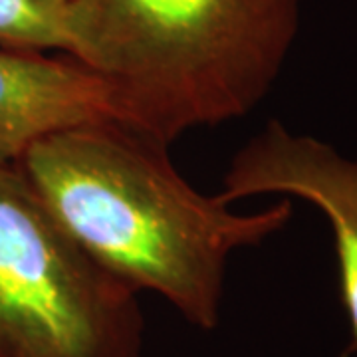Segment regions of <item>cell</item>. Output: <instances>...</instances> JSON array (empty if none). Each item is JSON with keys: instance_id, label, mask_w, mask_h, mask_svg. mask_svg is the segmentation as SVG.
<instances>
[{"instance_id": "277c9868", "label": "cell", "mask_w": 357, "mask_h": 357, "mask_svg": "<svg viewBox=\"0 0 357 357\" xmlns=\"http://www.w3.org/2000/svg\"><path fill=\"white\" fill-rule=\"evenodd\" d=\"M255 195L302 199L328 218L337 258L340 300L351 332L342 357L356 354L357 159H347L312 135H294L278 119H270L230 159L218 192L229 204Z\"/></svg>"}, {"instance_id": "5b68a950", "label": "cell", "mask_w": 357, "mask_h": 357, "mask_svg": "<svg viewBox=\"0 0 357 357\" xmlns=\"http://www.w3.org/2000/svg\"><path fill=\"white\" fill-rule=\"evenodd\" d=\"M115 119L100 77L64 52L0 50V165H14L42 135Z\"/></svg>"}, {"instance_id": "6da1fadb", "label": "cell", "mask_w": 357, "mask_h": 357, "mask_svg": "<svg viewBox=\"0 0 357 357\" xmlns=\"http://www.w3.org/2000/svg\"><path fill=\"white\" fill-rule=\"evenodd\" d=\"M167 149L117 119H96L42 135L14 165L100 266L211 332L232 252L280 232L292 201L236 215L181 177Z\"/></svg>"}, {"instance_id": "7a4b0ae2", "label": "cell", "mask_w": 357, "mask_h": 357, "mask_svg": "<svg viewBox=\"0 0 357 357\" xmlns=\"http://www.w3.org/2000/svg\"><path fill=\"white\" fill-rule=\"evenodd\" d=\"M300 30V0H70L64 54L107 88L114 117L171 145L248 115Z\"/></svg>"}, {"instance_id": "52a82bcc", "label": "cell", "mask_w": 357, "mask_h": 357, "mask_svg": "<svg viewBox=\"0 0 357 357\" xmlns=\"http://www.w3.org/2000/svg\"><path fill=\"white\" fill-rule=\"evenodd\" d=\"M340 357H342V356H340Z\"/></svg>"}, {"instance_id": "8992f818", "label": "cell", "mask_w": 357, "mask_h": 357, "mask_svg": "<svg viewBox=\"0 0 357 357\" xmlns=\"http://www.w3.org/2000/svg\"><path fill=\"white\" fill-rule=\"evenodd\" d=\"M70 0H0V50L64 52Z\"/></svg>"}, {"instance_id": "3957f363", "label": "cell", "mask_w": 357, "mask_h": 357, "mask_svg": "<svg viewBox=\"0 0 357 357\" xmlns=\"http://www.w3.org/2000/svg\"><path fill=\"white\" fill-rule=\"evenodd\" d=\"M137 294L0 165V357H145Z\"/></svg>"}]
</instances>
